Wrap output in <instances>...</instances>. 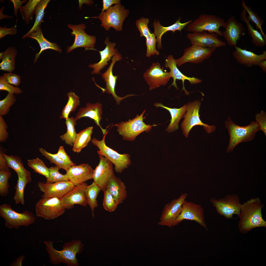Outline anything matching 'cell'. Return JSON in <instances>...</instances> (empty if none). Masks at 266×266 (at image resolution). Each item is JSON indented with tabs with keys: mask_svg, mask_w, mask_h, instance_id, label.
Segmentation results:
<instances>
[{
	"mask_svg": "<svg viewBox=\"0 0 266 266\" xmlns=\"http://www.w3.org/2000/svg\"><path fill=\"white\" fill-rule=\"evenodd\" d=\"M44 242L49 256V261L52 264L56 266L63 263L68 266H79L76 256L77 254L82 252L84 246L80 240H73L65 242L60 250L54 248L53 241L49 240Z\"/></svg>",
	"mask_w": 266,
	"mask_h": 266,
	"instance_id": "obj_1",
	"label": "cell"
},
{
	"mask_svg": "<svg viewBox=\"0 0 266 266\" xmlns=\"http://www.w3.org/2000/svg\"><path fill=\"white\" fill-rule=\"evenodd\" d=\"M264 206L258 197L241 204L238 224L240 232L246 233L254 228L266 227V222L263 218L261 212Z\"/></svg>",
	"mask_w": 266,
	"mask_h": 266,
	"instance_id": "obj_2",
	"label": "cell"
},
{
	"mask_svg": "<svg viewBox=\"0 0 266 266\" xmlns=\"http://www.w3.org/2000/svg\"><path fill=\"white\" fill-rule=\"evenodd\" d=\"M225 124L230 136L229 142L227 148L228 153L232 152L239 143L253 140L256 132L260 130L259 126L256 121H252L244 126L235 124L228 116Z\"/></svg>",
	"mask_w": 266,
	"mask_h": 266,
	"instance_id": "obj_3",
	"label": "cell"
},
{
	"mask_svg": "<svg viewBox=\"0 0 266 266\" xmlns=\"http://www.w3.org/2000/svg\"><path fill=\"white\" fill-rule=\"evenodd\" d=\"M0 216L5 220V226L9 229L28 227L35 220V217L32 212L27 210L22 213L17 212L7 203L0 205Z\"/></svg>",
	"mask_w": 266,
	"mask_h": 266,
	"instance_id": "obj_4",
	"label": "cell"
},
{
	"mask_svg": "<svg viewBox=\"0 0 266 266\" xmlns=\"http://www.w3.org/2000/svg\"><path fill=\"white\" fill-rule=\"evenodd\" d=\"M108 132L106 131L101 140H99L94 137L91 140V142L98 148L97 152L99 155L102 156L109 160L114 165L116 172L120 173L131 165L130 156L128 153L119 154L106 145L105 138Z\"/></svg>",
	"mask_w": 266,
	"mask_h": 266,
	"instance_id": "obj_5",
	"label": "cell"
},
{
	"mask_svg": "<svg viewBox=\"0 0 266 266\" xmlns=\"http://www.w3.org/2000/svg\"><path fill=\"white\" fill-rule=\"evenodd\" d=\"M145 110L140 115H137L133 119L122 122L114 125L117 127L116 130L125 140L134 141L136 137L141 133L150 131L153 126L148 125L143 121Z\"/></svg>",
	"mask_w": 266,
	"mask_h": 266,
	"instance_id": "obj_6",
	"label": "cell"
},
{
	"mask_svg": "<svg viewBox=\"0 0 266 266\" xmlns=\"http://www.w3.org/2000/svg\"><path fill=\"white\" fill-rule=\"evenodd\" d=\"M225 21L223 18L214 15H200L185 27L186 30L192 32H208L222 36L220 28L223 27Z\"/></svg>",
	"mask_w": 266,
	"mask_h": 266,
	"instance_id": "obj_7",
	"label": "cell"
},
{
	"mask_svg": "<svg viewBox=\"0 0 266 266\" xmlns=\"http://www.w3.org/2000/svg\"><path fill=\"white\" fill-rule=\"evenodd\" d=\"M129 11L120 4L111 6L97 17L89 18H99L101 23V25L107 31L111 27L117 31L122 30L123 24Z\"/></svg>",
	"mask_w": 266,
	"mask_h": 266,
	"instance_id": "obj_8",
	"label": "cell"
},
{
	"mask_svg": "<svg viewBox=\"0 0 266 266\" xmlns=\"http://www.w3.org/2000/svg\"><path fill=\"white\" fill-rule=\"evenodd\" d=\"M200 104V101L196 100L189 102L186 105V112L184 115V119L181 125L183 134L186 138L193 127L196 125L203 126L208 133L214 132L216 130L215 126L209 125L202 122L200 119L199 111Z\"/></svg>",
	"mask_w": 266,
	"mask_h": 266,
	"instance_id": "obj_9",
	"label": "cell"
},
{
	"mask_svg": "<svg viewBox=\"0 0 266 266\" xmlns=\"http://www.w3.org/2000/svg\"><path fill=\"white\" fill-rule=\"evenodd\" d=\"M66 209L61 204L60 199L42 198L36 203V215L46 220L56 218L65 212Z\"/></svg>",
	"mask_w": 266,
	"mask_h": 266,
	"instance_id": "obj_10",
	"label": "cell"
},
{
	"mask_svg": "<svg viewBox=\"0 0 266 266\" xmlns=\"http://www.w3.org/2000/svg\"><path fill=\"white\" fill-rule=\"evenodd\" d=\"M210 202L216 208V211L227 219L233 218V214L239 216L241 205L239 197L236 194L228 195L223 198L217 200L212 198Z\"/></svg>",
	"mask_w": 266,
	"mask_h": 266,
	"instance_id": "obj_11",
	"label": "cell"
},
{
	"mask_svg": "<svg viewBox=\"0 0 266 266\" xmlns=\"http://www.w3.org/2000/svg\"><path fill=\"white\" fill-rule=\"evenodd\" d=\"M187 195V193L181 194L178 198L165 205L158 223L159 225L170 227L177 225L176 220L181 212L182 204Z\"/></svg>",
	"mask_w": 266,
	"mask_h": 266,
	"instance_id": "obj_12",
	"label": "cell"
},
{
	"mask_svg": "<svg viewBox=\"0 0 266 266\" xmlns=\"http://www.w3.org/2000/svg\"><path fill=\"white\" fill-rule=\"evenodd\" d=\"M216 49L192 45L185 49L181 57L175 59L176 64L177 66L180 67L187 62L196 64L201 63L210 57Z\"/></svg>",
	"mask_w": 266,
	"mask_h": 266,
	"instance_id": "obj_13",
	"label": "cell"
},
{
	"mask_svg": "<svg viewBox=\"0 0 266 266\" xmlns=\"http://www.w3.org/2000/svg\"><path fill=\"white\" fill-rule=\"evenodd\" d=\"M143 77L150 90L166 85L171 77L169 72L164 70L158 62L153 63L146 70Z\"/></svg>",
	"mask_w": 266,
	"mask_h": 266,
	"instance_id": "obj_14",
	"label": "cell"
},
{
	"mask_svg": "<svg viewBox=\"0 0 266 266\" xmlns=\"http://www.w3.org/2000/svg\"><path fill=\"white\" fill-rule=\"evenodd\" d=\"M184 220L194 221L208 230L203 208L200 205L186 200L182 204L181 212L176 220L177 225Z\"/></svg>",
	"mask_w": 266,
	"mask_h": 266,
	"instance_id": "obj_15",
	"label": "cell"
},
{
	"mask_svg": "<svg viewBox=\"0 0 266 266\" xmlns=\"http://www.w3.org/2000/svg\"><path fill=\"white\" fill-rule=\"evenodd\" d=\"M68 26L72 30V32L71 34L75 36V38L73 45L67 47V52H69L78 47L85 48V50L93 49L96 42V37L86 33L84 31L86 28L84 24L77 25L68 24Z\"/></svg>",
	"mask_w": 266,
	"mask_h": 266,
	"instance_id": "obj_16",
	"label": "cell"
},
{
	"mask_svg": "<svg viewBox=\"0 0 266 266\" xmlns=\"http://www.w3.org/2000/svg\"><path fill=\"white\" fill-rule=\"evenodd\" d=\"M38 186L43 193L42 198L55 197L60 199L75 186L69 181L52 183L38 181Z\"/></svg>",
	"mask_w": 266,
	"mask_h": 266,
	"instance_id": "obj_17",
	"label": "cell"
},
{
	"mask_svg": "<svg viewBox=\"0 0 266 266\" xmlns=\"http://www.w3.org/2000/svg\"><path fill=\"white\" fill-rule=\"evenodd\" d=\"M218 35L215 33L204 32L188 33L187 37L192 45L216 49L226 45L225 42L219 38Z\"/></svg>",
	"mask_w": 266,
	"mask_h": 266,
	"instance_id": "obj_18",
	"label": "cell"
},
{
	"mask_svg": "<svg viewBox=\"0 0 266 266\" xmlns=\"http://www.w3.org/2000/svg\"><path fill=\"white\" fill-rule=\"evenodd\" d=\"M100 161L94 170V182L104 191L108 181L114 174L113 164L104 156L99 155Z\"/></svg>",
	"mask_w": 266,
	"mask_h": 266,
	"instance_id": "obj_19",
	"label": "cell"
},
{
	"mask_svg": "<svg viewBox=\"0 0 266 266\" xmlns=\"http://www.w3.org/2000/svg\"><path fill=\"white\" fill-rule=\"evenodd\" d=\"M122 58L121 55L118 52L114 55L112 58V62L109 67L104 73L101 74L102 78L106 83L105 88L104 89V92L111 94L118 105H119L122 100L126 98L136 95L131 94L128 95L124 97H120L117 96L115 93V87L118 76L117 75H113V69L115 62L121 60Z\"/></svg>",
	"mask_w": 266,
	"mask_h": 266,
	"instance_id": "obj_20",
	"label": "cell"
},
{
	"mask_svg": "<svg viewBox=\"0 0 266 266\" xmlns=\"http://www.w3.org/2000/svg\"><path fill=\"white\" fill-rule=\"evenodd\" d=\"M223 27L225 29L222 32V36L227 44L231 46H236L240 37L245 34V29L243 24L233 15L225 22Z\"/></svg>",
	"mask_w": 266,
	"mask_h": 266,
	"instance_id": "obj_21",
	"label": "cell"
},
{
	"mask_svg": "<svg viewBox=\"0 0 266 266\" xmlns=\"http://www.w3.org/2000/svg\"><path fill=\"white\" fill-rule=\"evenodd\" d=\"M87 185L84 182L75 186L60 199L62 205L66 209L70 208L75 204L86 206L87 204L85 190Z\"/></svg>",
	"mask_w": 266,
	"mask_h": 266,
	"instance_id": "obj_22",
	"label": "cell"
},
{
	"mask_svg": "<svg viewBox=\"0 0 266 266\" xmlns=\"http://www.w3.org/2000/svg\"><path fill=\"white\" fill-rule=\"evenodd\" d=\"M94 170L88 164H83L71 166L66 174L69 180L75 186L93 179Z\"/></svg>",
	"mask_w": 266,
	"mask_h": 266,
	"instance_id": "obj_23",
	"label": "cell"
},
{
	"mask_svg": "<svg viewBox=\"0 0 266 266\" xmlns=\"http://www.w3.org/2000/svg\"><path fill=\"white\" fill-rule=\"evenodd\" d=\"M165 67L166 68H168L170 69L169 72L171 77L173 79V82L169 88L173 85L177 90H178L176 81L177 80H181L182 81L183 85L182 90H183L185 94L188 95L189 92L186 91L184 87V82L185 80L188 81L191 84H192L199 83L201 82L202 80L200 79L194 77H187L183 74L178 68L175 62V59L172 55H170L167 57L165 60Z\"/></svg>",
	"mask_w": 266,
	"mask_h": 266,
	"instance_id": "obj_24",
	"label": "cell"
},
{
	"mask_svg": "<svg viewBox=\"0 0 266 266\" xmlns=\"http://www.w3.org/2000/svg\"><path fill=\"white\" fill-rule=\"evenodd\" d=\"M233 52V57L237 62L241 65L247 67L257 65L259 63L266 59V51H264L262 54H258L246 49H243L236 46Z\"/></svg>",
	"mask_w": 266,
	"mask_h": 266,
	"instance_id": "obj_25",
	"label": "cell"
},
{
	"mask_svg": "<svg viewBox=\"0 0 266 266\" xmlns=\"http://www.w3.org/2000/svg\"><path fill=\"white\" fill-rule=\"evenodd\" d=\"M102 114V105L101 103H87L85 107L79 109L75 118L76 120L84 117H88L93 119L97 126L100 127L104 135L106 133V129H103L100 123Z\"/></svg>",
	"mask_w": 266,
	"mask_h": 266,
	"instance_id": "obj_26",
	"label": "cell"
},
{
	"mask_svg": "<svg viewBox=\"0 0 266 266\" xmlns=\"http://www.w3.org/2000/svg\"><path fill=\"white\" fill-rule=\"evenodd\" d=\"M104 43L106 45L104 49L102 51H98L100 56V61L97 63L91 64L88 66L94 69L92 74H100V70L108 64L107 62L111 57L118 52L117 49H115L116 43L109 41L108 37H106Z\"/></svg>",
	"mask_w": 266,
	"mask_h": 266,
	"instance_id": "obj_27",
	"label": "cell"
},
{
	"mask_svg": "<svg viewBox=\"0 0 266 266\" xmlns=\"http://www.w3.org/2000/svg\"><path fill=\"white\" fill-rule=\"evenodd\" d=\"M181 17H179L178 19L173 24L168 26L164 27L162 25L158 19L157 21H155L153 22V26L154 28V33L156 37L157 46L158 48L160 49L162 48L161 38L162 35L167 32L172 31L173 33L177 31L180 32L187 26L191 23L193 20L190 19L185 22L182 23L181 22Z\"/></svg>",
	"mask_w": 266,
	"mask_h": 266,
	"instance_id": "obj_28",
	"label": "cell"
},
{
	"mask_svg": "<svg viewBox=\"0 0 266 266\" xmlns=\"http://www.w3.org/2000/svg\"><path fill=\"white\" fill-rule=\"evenodd\" d=\"M105 189L108 190L118 204L122 203L127 196L124 183L114 174L108 181Z\"/></svg>",
	"mask_w": 266,
	"mask_h": 266,
	"instance_id": "obj_29",
	"label": "cell"
},
{
	"mask_svg": "<svg viewBox=\"0 0 266 266\" xmlns=\"http://www.w3.org/2000/svg\"><path fill=\"white\" fill-rule=\"evenodd\" d=\"M27 37L35 39L37 41L40 47L39 51L35 55L34 63L37 61L42 52L46 50L52 49L60 53L62 52V50L58 45L55 43L50 42L44 37L41 29V25L36 31L30 33Z\"/></svg>",
	"mask_w": 266,
	"mask_h": 266,
	"instance_id": "obj_30",
	"label": "cell"
},
{
	"mask_svg": "<svg viewBox=\"0 0 266 266\" xmlns=\"http://www.w3.org/2000/svg\"><path fill=\"white\" fill-rule=\"evenodd\" d=\"M154 105L157 107H161L167 110L171 116L170 122L166 130V131L170 133L175 131L178 129V123L183 117L186 111L187 105H185L179 108H172L166 106L161 103H156Z\"/></svg>",
	"mask_w": 266,
	"mask_h": 266,
	"instance_id": "obj_31",
	"label": "cell"
},
{
	"mask_svg": "<svg viewBox=\"0 0 266 266\" xmlns=\"http://www.w3.org/2000/svg\"><path fill=\"white\" fill-rule=\"evenodd\" d=\"M246 13L243 9L240 15L241 19L246 25L249 34L251 38L252 42L256 47H264L266 45V41L262 34L255 30L246 18Z\"/></svg>",
	"mask_w": 266,
	"mask_h": 266,
	"instance_id": "obj_32",
	"label": "cell"
},
{
	"mask_svg": "<svg viewBox=\"0 0 266 266\" xmlns=\"http://www.w3.org/2000/svg\"><path fill=\"white\" fill-rule=\"evenodd\" d=\"M93 128V126L89 127L77 133L72 149L73 152L79 153L83 149L87 146L91 140Z\"/></svg>",
	"mask_w": 266,
	"mask_h": 266,
	"instance_id": "obj_33",
	"label": "cell"
},
{
	"mask_svg": "<svg viewBox=\"0 0 266 266\" xmlns=\"http://www.w3.org/2000/svg\"><path fill=\"white\" fill-rule=\"evenodd\" d=\"M17 50L14 47H9L3 52L0 64V69L11 73L15 69V60Z\"/></svg>",
	"mask_w": 266,
	"mask_h": 266,
	"instance_id": "obj_34",
	"label": "cell"
},
{
	"mask_svg": "<svg viewBox=\"0 0 266 266\" xmlns=\"http://www.w3.org/2000/svg\"><path fill=\"white\" fill-rule=\"evenodd\" d=\"M3 156L9 167L13 169L17 175L31 176L30 172L24 167L20 158L17 156L8 155L3 153Z\"/></svg>",
	"mask_w": 266,
	"mask_h": 266,
	"instance_id": "obj_35",
	"label": "cell"
},
{
	"mask_svg": "<svg viewBox=\"0 0 266 266\" xmlns=\"http://www.w3.org/2000/svg\"><path fill=\"white\" fill-rule=\"evenodd\" d=\"M101 190L100 187L94 181L90 185H87L85 189V193L87 204L91 210L93 218L94 216L95 209L98 206L97 198Z\"/></svg>",
	"mask_w": 266,
	"mask_h": 266,
	"instance_id": "obj_36",
	"label": "cell"
},
{
	"mask_svg": "<svg viewBox=\"0 0 266 266\" xmlns=\"http://www.w3.org/2000/svg\"><path fill=\"white\" fill-rule=\"evenodd\" d=\"M17 180L15 189L16 191L13 199L16 204L20 203L25 204L24 192L25 187L27 184L32 181L31 177H27L17 175Z\"/></svg>",
	"mask_w": 266,
	"mask_h": 266,
	"instance_id": "obj_37",
	"label": "cell"
},
{
	"mask_svg": "<svg viewBox=\"0 0 266 266\" xmlns=\"http://www.w3.org/2000/svg\"><path fill=\"white\" fill-rule=\"evenodd\" d=\"M50 0H42L38 4L35 13V19L32 28L26 34L22 36V39H25L30 33L36 31L41 25L44 15V11Z\"/></svg>",
	"mask_w": 266,
	"mask_h": 266,
	"instance_id": "obj_38",
	"label": "cell"
},
{
	"mask_svg": "<svg viewBox=\"0 0 266 266\" xmlns=\"http://www.w3.org/2000/svg\"><path fill=\"white\" fill-rule=\"evenodd\" d=\"M66 120V132L64 134L60 136V138L66 144L72 146L77 134L75 128L76 120L73 117H68Z\"/></svg>",
	"mask_w": 266,
	"mask_h": 266,
	"instance_id": "obj_39",
	"label": "cell"
},
{
	"mask_svg": "<svg viewBox=\"0 0 266 266\" xmlns=\"http://www.w3.org/2000/svg\"><path fill=\"white\" fill-rule=\"evenodd\" d=\"M68 100L63 108L60 117L65 119L68 117L70 113L74 111L80 104L79 97L73 92L71 91L67 94Z\"/></svg>",
	"mask_w": 266,
	"mask_h": 266,
	"instance_id": "obj_40",
	"label": "cell"
},
{
	"mask_svg": "<svg viewBox=\"0 0 266 266\" xmlns=\"http://www.w3.org/2000/svg\"><path fill=\"white\" fill-rule=\"evenodd\" d=\"M41 0H29L26 5L21 6L20 12L23 19L26 24H29L35 14L37 6Z\"/></svg>",
	"mask_w": 266,
	"mask_h": 266,
	"instance_id": "obj_41",
	"label": "cell"
},
{
	"mask_svg": "<svg viewBox=\"0 0 266 266\" xmlns=\"http://www.w3.org/2000/svg\"><path fill=\"white\" fill-rule=\"evenodd\" d=\"M241 5L242 7L248 14L246 17L247 20L249 22L251 21L255 25L256 27L259 30L264 39L266 41V35L264 33L262 28V25L264 23V20L259 17L257 13L253 11L249 6H247L244 0H242Z\"/></svg>",
	"mask_w": 266,
	"mask_h": 266,
	"instance_id": "obj_42",
	"label": "cell"
},
{
	"mask_svg": "<svg viewBox=\"0 0 266 266\" xmlns=\"http://www.w3.org/2000/svg\"><path fill=\"white\" fill-rule=\"evenodd\" d=\"M27 165L34 172L48 178L49 175V168L38 157L31 160H28Z\"/></svg>",
	"mask_w": 266,
	"mask_h": 266,
	"instance_id": "obj_43",
	"label": "cell"
},
{
	"mask_svg": "<svg viewBox=\"0 0 266 266\" xmlns=\"http://www.w3.org/2000/svg\"><path fill=\"white\" fill-rule=\"evenodd\" d=\"M39 150L42 155L49 160L51 164H54L60 169H63L66 171L71 166L61 160L56 154H52L48 152L42 148H39Z\"/></svg>",
	"mask_w": 266,
	"mask_h": 266,
	"instance_id": "obj_44",
	"label": "cell"
},
{
	"mask_svg": "<svg viewBox=\"0 0 266 266\" xmlns=\"http://www.w3.org/2000/svg\"><path fill=\"white\" fill-rule=\"evenodd\" d=\"M11 177L9 170H0V195L2 197L7 196L9 193L8 181Z\"/></svg>",
	"mask_w": 266,
	"mask_h": 266,
	"instance_id": "obj_45",
	"label": "cell"
},
{
	"mask_svg": "<svg viewBox=\"0 0 266 266\" xmlns=\"http://www.w3.org/2000/svg\"><path fill=\"white\" fill-rule=\"evenodd\" d=\"M14 94L8 93L6 96L0 100V116L6 115L9 113L10 108L15 102Z\"/></svg>",
	"mask_w": 266,
	"mask_h": 266,
	"instance_id": "obj_46",
	"label": "cell"
},
{
	"mask_svg": "<svg viewBox=\"0 0 266 266\" xmlns=\"http://www.w3.org/2000/svg\"><path fill=\"white\" fill-rule=\"evenodd\" d=\"M60 168L57 166H51L49 168V177L46 178V182L52 183L56 182L69 181L66 173L62 174L59 171Z\"/></svg>",
	"mask_w": 266,
	"mask_h": 266,
	"instance_id": "obj_47",
	"label": "cell"
},
{
	"mask_svg": "<svg viewBox=\"0 0 266 266\" xmlns=\"http://www.w3.org/2000/svg\"><path fill=\"white\" fill-rule=\"evenodd\" d=\"M104 192V198L103 206L106 210L110 212L115 211L117 208L118 204L113 197L107 190Z\"/></svg>",
	"mask_w": 266,
	"mask_h": 266,
	"instance_id": "obj_48",
	"label": "cell"
},
{
	"mask_svg": "<svg viewBox=\"0 0 266 266\" xmlns=\"http://www.w3.org/2000/svg\"><path fill=\"white\" fill-rule=\"evenodd\" d=\"M156 36L154 33H151L146 38V44L147 47L146 56L149 57L151 55H158L160 53L156 48L157 42Z\"/></svg>",
	"mask_w": 266,
	"mask_h": 266,
	"instance_id": "obj_49",
	"label": "cell"
},
{
	"mask_svg": "<svg viewBox=\"0 0 266 266\" xmlns=\"http://www.w3.org/2000/svg\"><path fill=\"white\" fill-rule=\"evenodd\" d=\"M149 21L148 18L143 17L136 21V25L140 32V37L146 38L151 33L148 27Z\"/></svg>",
	"mask_w": 266,
	"mask_h": 266,
	"instance_id": "obj_50",
	"label": "cell"
},
{
	"mask_svg": "<svg viewBox=\"0 0 266 266\" xmlns=\"http://www.w3.org/2000/svg\"><path fill=\"white\" fill-rule=\"evenodd\" d=\"M0 90L7 91L8 93L19 94L22 91L19 88L14 87L8 83L3 75L0 77Z\"/></svg>",
	"mask_w": 266,
	"mask_h": 266,
	"instance_id": "obj_51",
	"label": "cell"
},
{
	"mask_svg": "<svg viewBox=\"0 0 266 266\" xmlns=\"http://www.w3.org/2000/svg\"><path fill=\"white\" fill-rule=\"evenodd\" d=\"M8 126L3 116H0V142L2 143L8 138L9 134L7 131Z\"/></svg>",
	"mask_w": 266,
	"mask_h": 266,
	"instance_id": "obj_52",
	"label": "cell"
},
{
	"mask_svg": "<svg viewBox=\"0 0 266 266\" xmlns=\"http://www.w3.org/2000/svg\"><path fill=\"white\" fill-rule=\"evenodd\" d=\"M256 121L258 124L260 130L262 131L266 135V113L263 110L257 114L255 116Z\"/></svg>",
	"mask_w": 266,
	"mask_h": 266,
	"instance_id": "obj_53",
	"label": "cell"
},
{
	"mask_svg": "<svg viewBox=\"0 0 266 266\" xmlns=\"http://www.w3.org/2000/svg\"><path fill=\"white\" fill-rule=\"evenodd\" d=\"M3 75L8 83L11 85L17 87L21 83L20 78L17 74L9 72L5 73Z\"/></svg>",
	"mask_w": 266,
	"mask_h": 266,
	"instance_id": "obj_54",
	"label": "cell"
},
{
	"mask_svg": "<svg viewBox=\"0 0 266 266\" xmlns=\"http://www.w3.org/2000/svg\"><path fill=\"white\" fill-rule=\"evenodd\" d=\"M56 154L61 160L71 166L76 165L71 160L70 157L66 153L63 146H60L59 147L57 152Z\"/></svg>",
	"mask_w": 266,
	"mask_h": 266,
	"instance_id": "obj_55",
	"label": "cell"
},
{
	"mask_svg": "<svg viewBox=\"0 0 266 266\" xmlns=\"http://www.w3.org/2000/svg\"><path fill=\"white\" fill-rule=\"evenodd\" d=\"M16 25L14 26L7 28L6 27H0V39H1L7 34L15 35L17 33Z\"/></svg>",
	"mask_w": 266,
	"mask_h": 266,
	"instance_id": "obj_56",
	"label": "cell"
},
{
	"mask_svg": "<svg viewBox=\"0 0 266 266\" xmlns=\"http://www.w3.org/2000/svg\"><path fill=\"white\" fill-rule=\"evenodd\" d=\"M121 2V0H103L102 8L100 14H102L104 11L111 7L112 5L114 4H120Z\"/></svg>",
	"mask_w": 266,
	"mask_h": 266,
	"instance_id": "obj_57",
	"label": "cell"
},
{
	"mask_svg": "<svg viewBox=\"0 0 266 266\" xmlns=\"http://www.w3.org/2000/svg\"><path fill=\"white\" fill-rule=\"evenodd\" d=\"M10 1L12 2L14 4V14L17 17H17L18 9H19L20 10L21 6V5L27 2V0H24L23 1H20L18 0H11Z\"/></svg>",
	"mask_w": 266,
	"mask_h": 266,
	"instance_id": "obj_58",
	"label": "cell"
},
{
	"mask_svg": "<svg viewBox=\"0 0 266 266\" xmlns=\"http://www.w3.org/2000/svg\"><path fill=\"white\" fill-rule=\"evenodd\" d=\"M3 151L1 149L0 153V170H9L6 161L3 156Z\"/></svg>",
	"mask_w": 266,
	"mask_h": 266,
	"instance_id": "obj_59",
	"label": "cell"
},
{
	"mask_svg": "<svg viewBox=\"0 0 266 266\" xmlns=\"http://www.w3.org/2000/svg\"><path fill=\"white\" fill-rule=\"evenodd\" d=\"M260 67L265 72H266V60H264L260 62L258 64Z\"/></svg>",
	"mask_w": 266,
	"mask_h": 266,
	"instance_id": "obj_60",
	"label": "cell"
},
{
	"mask_svg": "<svg viewBox=\"0 0 266 266\" xmlns=\"http://www.w3.org/2000/svg\"><path fill=\"white\" fill-rule=\"evenodd\" d=\"M3 52H1L0 53V60H1V59H2V56H3Z\"/></svg>",
	"mask_w": 266,
	"mask_h": 266,
	"instance_id": "obj_61",
	"label": "cell"
}]
</instances>
